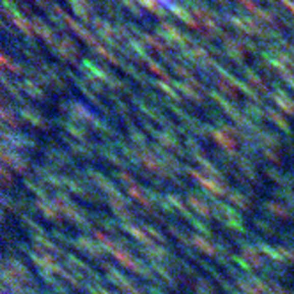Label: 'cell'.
<instances>
[{
  "label": "cell",
  "mask_w": 294,
  "mask_h": 294,
  "mask_svg": "<svg viewBox=\"0 0 294 294\" xmlns=\"http://www.w3.org/2000/svg\"><path fill=\"white\" fill-rule=\"evenodd\" d=\"M282 2H284V6H285V7H289V9H291L292 13H294V6H292V2H289V0H282Z\"/></svg>",
  "instance_id": "6da1fadb"
}]
</instances>
